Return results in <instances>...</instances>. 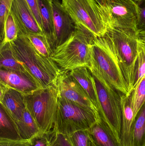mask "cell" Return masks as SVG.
Listing matches in <instances>:
<instances>
[{
	"label": "cell",
	"mask_w": 145,
	"mask_h": 146,
	"mask_svg": "<svg viewBox=\"0 0 145 146\" xmlns=\"http://www.w3.org/2000/svg\"><path fill=\"white\" fill-rule=\"evenodd\" d=\"M89 69L94 76L104 78L120 93L129 95L121 64L108 33L94 38L91 47Z\"/></svg>",
	"instance_id": "cell-1"
},
{
	"label": "cell",
	"mask_w": 145,
	"mask_h": 146,
	"mask_svg": "<svg viewBox=\"0 0 145 146\" xmlns=\"http://www.w3.org/2000/svg\"><path fill=\"white\" fill-rule=\"evenodd\" d=\"M14 54L43 88L57 85L61 69L51 58L39 53L27 37L18 35L10 42Z\"/></svg>",
	"instance_id": "cell-2"
},
{
	"label": "cell",
	"mask_w": 145,
	"mask_h": 146,
	"mask_svg": "<svg viewBox=\"0 0 145 146\" xmlns=\"http://www.w3.org/2000/svg\"><path fill=\"white\" fill-rule=\"evenodd\" d=\"M64 43L53 50L51 59L62 70L71 71L86 67L89 69L91 47L96 36L80 25Z\"/></svg>",
	"instance_id": "cell-3"
},
{
	"label": "cell",
	"mask_w": 145,
	"mask_h": 146,
	"mask_svg": "<svg viewBox=\"0 0 145 146\" xmlns=\"http://www.w3.org/2000/svg\"><path fill=\"white\" fill-rule=\"evenodd\" d=\"M58 99L57 84L25 96L26 108L38 124L41 132H49L54 128Z\"/></svg>",
	"instance_id": "cell-4"
},
{
	"label": "cell",
	"mask_w": 145,
	"mask_h": 146,
	"mask_svg": "<svg viewBox=\"0 0 145 146\" xmlns=\"http://www.w3.org/2000/svg\"><path fill=\"white\" fill-rule=\"evenodd\" d=\"M61 4L76 25L87 28L95 36H103L107 32L108 21L95 0H61Z\"/></svg>",
	"instance_id": "cell-5"
},
{
	"label": "cell",
	"mask_w": 145,
	"mask_h": 146,
	"mask_svg": "<svg viewBox=\"0 0 145 146\" xmlns=\"http://www.w3.org/2000/svg\"><path fill=\"white\" fill-rule=\"evenodd\" d=\"M94 77L98 99L100 118L110 127L117 141L121 144L122 94L112 88L104 78Z\"/></svg>",
	"instance_id": "cell-6"
},
{
	"label": "cell",
	"mask_w": 145,
	"mask_h": 146,
	"mask_svg": "<svg viewBox=\"0 0 145 146\" xmlns=\"http://www.w3.org/2000/svg\"><path fill=\"white\" fill-rule=\"evenodd\" d=\"M99 120L92 111L59 96L54 127L58 133L69 136L77 131L88 130Z\"/></svg>",
	"instance_id": "cell-7"
},
{
	"label": "cell",
	"mask_w": 145,
	"mask_h": 146,
	"mask_svg": "<svg viewBox=\"0 0 145 146\" xmlns=\"http://www.w3.org/2000/svg\"><path fill=\"white\" fill-rule=\"evenodd\" d=\"M107 32L121 64L130 95L137 67L138 43L137 35L112 28H108Z\"/></svg>",
	"instance_id": "cell-8"
},
{
	"label": "cell",
	"mask_w": 145,
	"mask_h": 146,
	"mask_svg": "<svg viewBox=\"0 0 145 146\" xmlns=\"http://www.w3.org/2000/svg\"><path fill=\"white\" fill-rule=\"evenodd\" d=\"M108 21V28L138 35L139 11L133 0H99Z\"/></svg>",
	"instance_id": "cell-9"
},
{
	"label": "cell",
	"mask_w": 145,
	"mask_h": 146,
	"mask_svg": "<svg viewBox=\"0 0 145 146\" xmlns=\"http://www.w3.org/2000/svg\"><path fill=\"white\" fill-rule=\"evenodd\" d=\"M57 87L59 97L92 111L100 119L98 109L69 71H61L57 80Z\"/></svg>",
	"instance_id": "cell-10"
},
{
	"label": "cell",
	"mask_w": 145,
	"mask_h": 146,
	"mask_svg": "<svg viewBox=\"0 0 145 146\" xmlns=\"http://www.w3.org/2000/svg\"><path fill=\"white\" fill-rule=\"evenodd\" d=\"M10 12L17 24L19 35H43L26 0H13Z\"/></svg>",
	"instance_id": "cell-11"
},
{
	"label": "cell",
	"mask_w": 145,
	"mask_h": 146,
	"mask_svg": "<svg viewBox=\"0 0 145 146\" xmlns=\"http://www.w3.org/2000/svg\"><path fill=\"white\" fill-rule=\"evenodd\" d=\"M54 42L52 50L66 41L75 31L76 24L62 7L60 1H52Z\"/></svg>",
	"instance_id": "cell-12"
},
{
	"label": "cell",
	"mask_w": 145,
	"mask_h": 146,
	"mask_svg": "<svg viewBox=\"0 0 145 146\" xmlns=\"http://www.w3.org/2000/svg\"><path fill=\"white\" fill-rule=\"evenodd\" d=\"M0 82L25 95L43 88L31 75L17 71L0 70Z\"/></svg>",
	"instance_id": "cell-13"
},
{
	"label": "cell",
	"mask_w": 145,
	"mask_h": 146,
	"mask_svg": "<svg viewBox=\"0 0 145 146\" xmlns=\"http://www.w3.org/2000/svg\"><path fill=\"white\" fill-rule=\"evenodd\" d=\"M1 83V105L15 122L21 118L25 110V95L20 92Z\"/></svg>",
	"instance_id": "cell-14"
},
{
	"label": "cell",
	"mask_w": 145,
	"mask_h": 146,
	"mask_svg": "<svg viewBox=\"0 0 145 146\" xmlns=\"http://www.w3.org/2000/svg\"><path fill=\"white\" fill-rule=\"evenodd\" d=\"M122 121L121 141L122 146H134V112L132 106L131 95H121Z\"/></svg>",
	"instance_id": "cell-15"
},
{
	"label": "cell",
	"mask_w": 145,
	"mask_h": 146,
	"mask_svg": "<svg viewBox=\"0 0 145 146\" xmlns=\"http://www.w3.org/2000/svg\"><path fill=\"white\" fill-rule=\"evenodd\" d=\"M69 71L71 75L76 79L85 90L98 111L99 102L96 84L91 71L86 67L78 68Z\"/></svg>",
	"instance_id": "cell-16"
},
{
	"label": "cell",
	"mask_w": 145,
	"mask_h": 146,
	"mask_svg": "<svg viewBox=\"0 0 145 146\" xmlns=\"http://www.w3.org/2000/svg\"><path fill=\"white\" fill-rule=\"evenodd\" d=\"M87 131L97 146H122L110 127L100 119Z\"/></svg>",
	"instance_id": "cell-17"
},
{
	"label": "cell",
	"mask_w": 145,
	"mask_h": 146,
	"mask_svg": "<svg viewBox=\"0 0 145 146\" xmlns=\"http://www.w3.org/2000/svg\"><path fill=\"white\" fill-rule=\"evenodd\" d=\"M38 4L41 19L42 29L44 36L52 50L54 30L52 1L38 0Z\"/></svg>",
	"instance_id": "cell-18"
},
{
	"label": "cell",
	"mask_w": 145,
	"mask_h": 146,
	"mask_svg": "<svg viewBox=\"0 0 145 146\" xmlns=\"http://www.w3.org/2000/svg\"><path fill=\"white\" fill-rule=\"evenodd\" d=\"M0 66L1 69L7 71L23 72L32 76L24 65L15 57L10 43L1 46Z\"/></svg>",
	"instance_id": "cell-19"
},
{
	"label": "cell",
	"mask_w": 145,
	"mask_h": 146,
	"mask_svg": "<svg viewBox=\"0 0 145 146\" xmlns=\"http://www.w3.org/2000/svg\"><path fill=\"white\" fill-rule=\"evenodd\" d=\"M0 139H21L16 122L1 105Z\"/></svg>",
	"instance_id": "cell-20"
},
{
	"label": "cell",
	"mask_w": 145,
	"mask_h": 146,
	"mask_svg": "<svg viewBox=\"0 0 145 146\" xmlns=\"http://www.w3.org/2000/svg\"><path fill=\"white\" fill-rule=\"evenodd\" d=\"M16 123L22 139L29 140L41 132L38 124L26 108L20 119Z\"/></svg>",
	"instance_id": "cell-21"
},
{
	"label": "cell",
	"mask_w": 145,
	"mask_h": 146,
	"mask_svg": "<svg viewBox=\"0 0 145 146\" xmlns=\"http://www.w3.org/2000/svg\"><path fill=\"white\" fill-rule=\"evenodd\" d=\"M134 146H145V103L133 122Z\"/></svg>",
	"instance_id": "cell-22"
},
{
	"label": "cell",
	"mask_w": 145,
	"mask_h": 146,
	"mask_svg": "<svg viewBox=\"0 0 145 146\" xmlns=\"http://www.w3.org/2000/svg\"><path fill=\"white\" fill-rule=\"evenodd\" d=\"M58 134L55 128L46 133L40 132L29 140L30 146H54Z\"/></svg>",
	"instance_id": "cell-23"
},
{
	"label": "cell",
	"mask_w": 145,
	"mask_h": 146,
	"mask_svg": "<svg viewBox=\"0 0 145 146\" xmlns=\"http://www.w3.org/2000/svg\"><path fill=\"white\" fill-rule=\"evenodd\" d=\"M18 35L17 24L12 15L9 12L5 21L3 38L1 42V46L15 41Z\"/></svg>",
	"instance_id": "cell-24"
},
{
	"label": "cell",
	"mask_w": 145,
	"mask_h": 146,
	"mask_svg": "<svg viewBox=\"0 0 145 146\" xmlns=\"http://www.w3.org/2000/svg\"><path fill=\"white\" fill-rule=\"evenodd\" d=\"M131 95L132 108L135 118L145 103V76L138 85L131 93Z\"/></svg>",
	"instance_id": "cell-25"
},
{
	"label": "cell",
	"mask_w": 145,
	"mask_h": 146,
	"mask_svg": "<svg viewBox=\"0 0 145 146\" xmlns=\"http://www.w3.org/2000/svg\"><path fill=\"white\" fill-rule=\"evenodd\" d=\"M145 76V44L138 43V57L137 67L132 92L138 85Z\"/></svg>",
	"instance_id": "cell-26"
},
{
	"label": "cell",
	"mask_w": 145,
	"mask_h": 146,
	"mask_svg": "<svg viewBox=\"0 0 145 146\" xmlns=\"http://www.w3.org/2000/svg\"><path fill=\"white\" fill-rule=\"evenodd\" d=\"M25 36L29 38L39 53L47 58H51L53 50L45 36L37 34H30Z\"/></svg>",
	"instance_id": "cell-27"
},
{
	"label": "cell",
	"mask_w": 145,
	"mask_h": 146,
	"mask_svg": "<svg viewBox=\"0 0 145 146\" xmlns=\"http://www.w3.org/2000/svg\"><path fill=\"white\" fill-rule=\"evenodd\" d=\"M69 137L73 146H90L91 138L87 130L77 131Z\"/></svg>",
	"instance_id": "cell-28"
},
{
	"label": "cell",
	"mask_w": 145,
	"mask_h": 146,
	"mask_svg": "<svg viewBox=\"0 0 145 146\" xmlns=\"http://www.w3.org/2000/svg\"><path fill=\"white\" fill-rule=\"evenodd\" d=\"M13 0H0V31L1 40L2 41L4 33V25L8 15L10 12Z\"/></svg>",
	"instance_id": "cell-29"
},
{
	"label": "cell",
	"mask_w": 145,
	"mask_h": 146,
	"mask_svg": "<svg viewBox=\"0 0 145 146\" xmlns=\"http://www.w3.org/2000/svg\"><path fill=\"white\" fill-rule=\"evenodd\" d=\"M139 11V17L137 23L138 33L145 31V0H140L137 3Z\"/></svg>",
	"instance_id": "cell-30"
},
{
	"label": "cell",
	"mask_w": 145,
	"mask_h": 146,
	"mask_svg": "<svg viewBox=\"0 0 145 146\" xmlns=\"http://www.w3.org/2000/svg\"><path fill=\"white\" fill-rule=\"evenodd\" d=\"M40 28L42 29L41 19L39 10L38 0H26Z\"/></svg>",
	"instance_id": "cell-31"
},
{
	"label": "cell",
	"mask_w": 145,
	"mask_h": 146,
	"mask_svg": "<svg viewBox=\"0 0 145 146\" xmlns=\"http://www.w3.org/2000/svg\"><path fill=\"white\" fill-rule=\"evenodd\" d=\"M0 146H30L28 140L0 139Z\"/></svg>",
	"instance_id": "cell-32"
},
{
	"label": "cell",
	"mask_w": 145,
	"mask_h": 146,
	"mask_svg": "<svg viewBox=\"0 0 145 146\" xmlns=\"http://www.w3.org/2000/svg\"><path fill=\"white\" fill-rule=\"evenodd\" d=\"M54 146H73L68 135L58 133Z\"/></svg>",
	"instance_id": "cell-33"
},
{
	"label": "cell",
	"mask_w": 145,
	"mask_h": 146,
	"mask_svg": "<svg viewBox=\"0 0 145 146\" xmlns=\"http://www.w3.org/2000/svg\"><path fill=\"white\" fill-rule=\"evenodd\" d=\"M137 38L138 41L145 44V31H142L138 33Z\"/></svg>",
	"instance_id": "cell-34"
},
{
	"label": "cell",
	"mask_w": 145,
	"mask_h": 146,
	"mask_svg": "<svg viewBox=\"0 0 145 146\" xmlns=\"http://www.w3.org/2000/svg\"><path fill=\"white\" fill-rule=\"evenodd\" d=\"M90 146H97L94 144V143L93 142V141L91 139V141H90Z\"/></svg>",
	"instance_id": "cell-35"
},
{
	"label": "cell",
	"mask_w": 145,
	"mask_h": 146,
	"mask_svg": "<svg viewBox=\"0 0 145 146\" xmlns=\"http://www.w3.org/2000/svg\"><path fill=\"white\" fill-rule=\"evenodd\" d=\"M95 1H96V2H97V3L98 2L99 0H95ZM133 1H134L135 2H136V3H137L139 1H140V0H133Z\"/></svg>",
	"instance_id": "cell-36"
},
{
	"label": "cell",
	"mask_w": 145,
	"mask_h": 146,
	"mask_svg": "<svg viewBox=\"0 0 145 146\" xmlns=\"http://www.w3.org/2000/svg\"><path fill=\"white\" fill-rule=\"evenodd\" d=\"M52 1H60V0H52Z\"/></svg>",
	"instance_id": "cell-37"
}]
</instances>
